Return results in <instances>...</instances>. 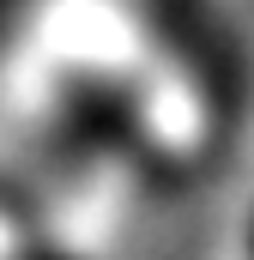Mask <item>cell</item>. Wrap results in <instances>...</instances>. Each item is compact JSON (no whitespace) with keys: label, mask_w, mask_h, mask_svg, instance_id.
Returning <instances> with one entry per match:
<instances>
[{"label":"cell","mask_w":254,"mask_h":260,"mask_svg":"<svg viewBox=\"0 0 254 260\" xmlns=\"http://www.w3.org/2000/svg\"><path fill=\"white\" fill-rule=\"evenodd\" d=\"M6 260H139V254H127L121 242H103V236H91V230L49 224L43 236H30L18 254H6Z\"/></svg>","instance_id":"cell-1"},{"label":"cell","mask_w":254,"mask_h":260,"mask_svg":"<svg viewBox=\"0 0 254 260\" xmlns=\"http://www.w3.org/2000/svg\"><path fill=\"white\" fill-rule=\"evenodd\" d=\"M43 12H49V0H0V85L18 67V55H24V43H30Z\"/></svg>","instance_id":"cell-2"},{"label":"cell","mask_w":254,"mask_h":260,"mask_svg":"<svg viewBox=\"0 0 254 260\" xmlns=\"http://www.w3.org/2000/svg\"><path fill=\"white\" fill-rule=\"evenodd\" d=\"M230 260H254V194L242 200V212L230 224Z\"/></svg>","instance_id":"cell-3"}]
</instances>
